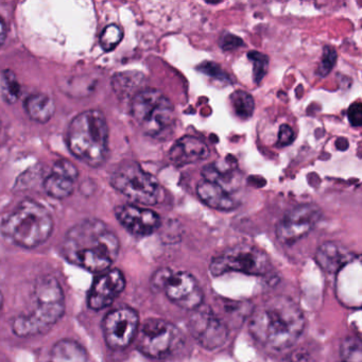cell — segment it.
<instances>
[{"instance_id":"obj_1","label":"cell","mask_w":362,"mask_h":362,"mask_svg":"<svg viewBox=\"0 0 362 362\" xmlns=\"http://www.w3.org/2000/svg\"><path fill=\"white\" fill-rule=\"evenodd\" d=\"M119 239L98 219H86L65 235L61 247L67 262L92 273L105 272L117 259Z\"/></svg>"},{"instance_id":"obj_2","label":"cell","mask_w":362,"mask_h":362,"mask_svg":"<svg viewBox=\"0 0 362 362\" xmlns=\"http://www.w3.org/2000/svg\"><path fill=\"white\" fill-rule=\"evenodd\" d=\"M305 317L302 309L287 296H274L256 307L250 320L252 336L267 349L285 351L302 334Z\"/></svg>"},{"instance_id":"obj_3","label":"cell","mask_w":362,"mask_h":362,"mask_svg":"<svg viewBox=\"0 0 362 362\" xmlns=\"http://www.w3.org/2000/svg\"><path fill=\"white\" fill-rule=\"evenodd\" d=\"M27 313L12 322V329L18 337H33L47 332L65 313V296L58 279L44 276L37 279Z\"/></svg>"},{"instance_id":"obj_4","label":"cell","mask_w":362,"mask_h":362,"mask_svg":"<svg viewBox=\"0 0 362 362\" xmlns=\"http://www.w3.org/2000/svg\"><path fill=\"white\" fill-rule=\"evenodd\" d=\"M54 230V219L48 209L35 200L21 202L4 217L0 232L9 243L35 249L49 239Z\"/></svg>"},{"instance_id":"obj_5","label":"cell","mask_w":362,"mask_h":362,"mask_svg":"<svg viewBox=\"0 0 362 362\" xmlns=\"http://www.w3.org/2000/svg\"><path fill=\"white\" fill-rule=\"evenodd\" d=\"M67 144L74 156L90 167L105 164L109 154V126L98 110L82 112L71 120Z\"/></svg>"},{"instance_id":"obj_6","label":"cell","mask_w":362,"mask_h":362,"mask_svg":"<svg viewBox=\"0 0 362 362\" xmlns=\"http://www.w3.org/2000/svg\"><path fill=\"white\" fill-rule=\"evenodd\" d=\"M131 115L141 131L152 139H169L175 127L173 103L156 88H146L135 94Z\"/></svg>"},{"instance_id":"obj_7","label":"cell","mask_w":362,"mask_h":362,"mask_svg":"<svg viewBox=\"0 0 362 362\" xmlns=\"http://www.w3.org/2000/svg\"><path fill=\"white\" fill-rule=\"evenodd\" d=\"M111 184L129 200L139 204L158 205L165 200L160 182L136 162L120 164L112 173Z\"/></svg>"},{"instance_id":"obj_8","label":"cell","mask_w":362,"mask_h":362,"mask_svg":"<svg viewBox=\"0 0 362 362\" xmlns=\"http://www.w3.org/2000/svg\"><path fill=\"white\" fill-rule=\"evenodd\" d=\"M271 270L270 258L262 250L251 245H234L213 258L209 271L214 276L224 273L241 272L245 274L262 276Z\"/></svg>"},{"instance_id":"obj_9","label":"cell","mask_w":362,"mask_h":362,"mask_svg":"<svg viewBox=\"0 0 362 362\" xmlns=\"http://www.w3.org/2000/svg\"><path fill=\"white\" fill-rule=\"evenodd\" d=\"M151 286L156 291H164L181 308L192 311L202 305V290L194 275L186 271L160 269L152 276Z\"/></svg>"},{"instance_id":"obj_10","label":"cell","mask_w":362,"mask_h":362,"mask_svg":"<svg viewBox=\"0 0 362 362\" xmlns=\"http://www.w3.org/2000/svg\"><path fill=\"white\" fill-rule=\"evenodd\" d=\"M183 343L177 326L162 319H149L139 330L137 349L153 359H165L175 354Z\"/></svg>"},{"instance_id":"obj_11","label":"cell","mask_w":362,"mask_h":362,"mask_svg":"<svg viewBox=\"0 0 362 362\" xmlns=\"http://www.w3.org/2000/svg\"><path fill=\"white\" fill-rule=\"evenodd\" d=\"M322 211L317 205L302 204L284 215L276 226V237L283 245H293L304 238L321 220Z\"/></svg>"},{"instance_id":"obj_12","label":"cell","mask_w":362,"mask_h":362,"mask_svg":"<svg viewBox=\"0 0 362 362\" xmlns=\"http://www.w3.org/2000/svg\"><path fill=\"white\" fill-rule=\"evenodd\" d=\"M188 329L199 344L207 349L222 346L228 339V330L224 322L204 305L192 310Z\"/></svg>"},{"instance_id":"obj_13","label":"cell","mask_w":362,"mask_h":362,"mask_svg":"<svg viewBox=\"0 0 362 362\" xmlns=\"http://www.w3.org/2000/svg\"><path fill=\"white\" fill-rule=\"evenodd\" d=\"M139 317L134 309L120 307L110 311L103 320L105 342L113 349H126L139 332Z\"/></svg>"},{"instance_id":"obj_14","label":"cell","mask_w":362,"mask_h":362,"mask_svg":"<svg viewBox=\"0 0 362 362\" xmlns=\"http://www.w3.org/2000/svg\"><path fill=\"white\" fill-rule=\"evenodd\" d=\"M126 288L124 273L111 269L97 277L88 292V304L93 310L100 311L113 304Z\"/></svg>"},{"instance_id":"obj_15","label":"cell","mask_w":362,"mask_h":362,"mask_svg":"<svg viewBox=\"0 0 362 362\" xmlns=\"http://www.w3.org/2000/svg\"><path fill=\"white\" fill-rule=\"evenodd\" d=\"M115 216L128 232L136 236H149L160 226V218L156 211L136 205H120L116 207Z\"/></svg>"},{"instance_id":"obj_16","label":"cell","mask_w":362,"mask_h":362,"mask_svg":"<svg viewBox=\"0 0 362 362\" xmlns=\"http://www.w3.org/2000/svg\"><path fill=\"white\" fill-rule=\"evenodd\" d=\"M78 177L79 171L73 163L67 160H58L44 182V189L52 198L59 200L69 198L75 189Z\"/></svg>"},{"instance_id":"obj_17","label":"cell","mask_w":362,"mask_h":362,"mask_svg":"<svg viewBox=\"0 0 362 362\" xmlns=\"http://www.w3.org/2000/svg\"><path fill=\"white\" fill-rule=\"evenodd\" d=\"M211 151L202 139L196 136H183L177 139L169 150L168 158L177 167L196 164L209 158Z\"/></svg>"},{"instance_id":"obj_18","label":"cell","mask_w":362,"mask_h":362,"mask_svg":"<svg viewBox=\"0 0 362 362\" xmlns=\"http://www.w3.org/2000/svg\"><path fill=\"white\" fill-rule=\"evenodd\" d=\"M197 194L204 204L218 211H230L239 206L238 200L233 196L232 192L214 182L205 180L199 182Z\"/></svg>"},{"instance_id":"obj_19","label":"cell","mask_w":362,"mask_h":362,"mask_svg":"<svg viewBox=\"0 0 362 362\" xmlns=\"http://www.w3.org/2000/svg\"><path fill=\"white\" fill-rule=\"evenodd\" d=\"M355 254L337 243H325L320 245L315 253V262L326 272L336 273L345 264L353 262Z\"/></svg>"},{"instance_id":"obj_20","label":"cell","mask_w":362,"mask_h":362,"mask_svg":"<svg viewBox=\"0 0 362 362\" xmlns=\"http://www.w3.org/2000/svg\"><path fill=\"white\" fill-rule=\"evenodd\" d=\"M238 168L235 160L232 162H215L203 167L201 175L205 181L214 182L233 192L237 186Z\"/></svg>"},{"instance_id":"obj_21","label":"cell","mask_w":362,"mask_h":362,"mask_svg":"<svg viewBox=\"0 0 362 362\" xmlns=\"http://www.w3.org/2000/svg\"><path fill=\"white\" fill-rule=\"evenodd\" d=\"M26 113L33 122L46 124L56 112L54 100L46 94H33L25 100Z\"/></svg>"},{"instance_id":"obj_22","label":"cell","mask_w":362,"mask_h":362,"mask_svg":"<svg viewBox=\"0 0 362 362\" xmlns=\"http://www.w3.org/2000/svg\"><path fill=\"white\" fill-rule=\"evenodd\" d=\"M88 351L83 345L71 339L58 341L50 353V362H86Z\"/></svg>"},{"instance_id":"obj_23","label":"cell","mask_w":362,"mask_h":362,"mask_svg":"<svg viewBox=\"0 0 362 362\" xmlns=\"http://www.w3.org/2000/svg\"><path fill=\"white\" fill-rule=\"evenodd\" d=\"M230 105L235 114L243 119H249L255 109L253 97L243 90H236L230 95Z\"/></svg>"},{"instance_id":"obj_24","label":"cell","mask_w":362,"mask_h":362,"mask_svg":"<svg viewBox=\"0 0 362 362\" xmlns=\"http://www.w3.org/2000/svg\"><path fill=\"white\" fill-rule=\"evenodd\" d=\"M1 94L8 103H14L21 96V86L13 71H5L1 77Z\"/></svg>"},{"instance_id":"obj_25","label":"cell","mask_w":362,"mask_h":362,"mask_svg":"<svg viewBox=\"0 0 362 362\" xmlns=\"http://www.w3.org/2000/svg\"><path fill=\"white\" fill-rule=\"evenodd\" d=\"M124 37V31L117 25H109L100 35V45L105 52H113Z\"/></svg>"},{"instance_id":"obj_26","label":"cell","mask_w":362,"mask_h":362,"mask_svg":"<svg viewBox=\"0 0 362 362\" xmlns=\"http://www.w3.org/2000/svg\"><path fill=\"white\" fill-rule=\"evenodd\" d=\"M343 362H361V343L358 338L345 339L341 346Z\"/></svg>"},{"instance_id":"obj_27","label":"cell","mask_w":362,"mask_h":362,"mask_svg":"<svg viewBox=\"0 0 362 362\" xmlns=\"http://www.w3.org/2000/svg\"><path fill=\"white\" fill-rule=\"evenodd\" d=\"M247 58L253 63L254 79H255L256 83H259L264 79L267 71H268L269 59L264 54H259L257 52H249Z\"/></svg>"},{"instance_id":"obj_28","label":"cell","mask_w":362,"mask_h":362,"mask_svg":"<svg viewBox=\"0 0 362 362\" xmlns=\"http://www.w3.org/2000/svg\"><path fill=\"white\" fill-rule=\"evenodd\" d=\"M337 62V52L334 48L330 46H326L322 54L321 62L317 67V75L319 77H326L334 69Z\"/></svg>"},{"instance_id":"obj_29","label":"cell","mask_w":362,"mask_h":362,"mask_svg":"<svg viewBox=\"0 0 362 362\" xmlns=\"http://www.w3.org/2000/svg\"><path fill=\"white\" fill-rule=\"evenodd\" d=\"M199 69H200L202 73L211 76V77L218 78V79L224 80V81L228 79V74L224 73L221 67H220L219 65L215 64V63H203L202 65L199 66Z\"/></svg>"},{"instance_id":"obj_30","label":"cell","mask_w":362,"mask_h":362,"mask_svg":"<svg viewBox=\"0 0 362 362\" xmlns=\"http://www.w3.org/2000/svg\"><path fill=\"white\" fill-rule=\"evenodd\" d=\"M293 141L294 133L292 129L288 124H281L279 128V139L276 141L277 147H287V146L291 145Z\"/></svg>"},{"instance_id":"obj_31","label":"cell","mask_w":362,"mask_h":362,"mask_svg":"<svg viewBox=\"0 0 362 362\" xmlns=\"http://www.w3.org/2000/svg\"><path fill=\"white\" fill-rule=\"evenodd\" d=\"M349 122L351 126L358 127L361 126L362 124V105L360 103H354L349 107V112H347Z\"/></svg>"},{"instance_id":"obj_32","label":"cell","mask_w":362,"mask_h":362,"mask_svg":"<svg viewBox=\"0 0 362 362\" xmlns=\"http://www.w3.org/2000/svg\"><path fill=\"white\" fill-rule=\"evenodd\" d=\"M283 362H313V356L308 351L298 349L288 355Z\"/></svg>"},{"instance_id":"obj_33","label":"cell","mask_w":362,"mask_h":362,"mask_svg":"<svg viewBox=\"0 0 362 362\" xmlns=\"http://www.w3.org/2000/svg\"><path fill=\"white\" fill-rule=\"evenodd\" d=\"M241 45H243V41L239 37H234V35H226L223 41H222V48L224 50L236 49Z\"/></svg>"},{"instance_id":"obj_34","label":"cell","mask_w":362,"mask_h":362,"mask_svg":"<svg viewBox=\"0 0 362 362\" xmlns=\"http://www.w3.org/2000/svg\"><path fill=\"white\" fill-rule=\"evenodd\" d=\"M6 37H7V25L5 21L0 18V46H3L5 43Z\"/></svg>"},{"instance_id":"obj_35","label":"cell","mask_w":362,"mask_h":362,"mask_svg":"<svg viewBox=\"0 0 362 362\" xmlns=\"http://www.w3.org/2000/svg\"><path fill=\"white\" fill-rule=\"evenodd\" d=\"M3 306H4V296L3 293L0 292V313H1V311H3Z\"/></svg>"},{"instance_id":"obj_36","label":"cell","mask_w":362,"mask_h":362,"mask_svg":"<svg viewBox=\"0 0 362 362\" xmlns=\"http://www.w3.org/2000/svg\"><path fill=\"white\" fill-rule=\"evenodd\" d=\"M0 129H1V122H0Z\"/></svg>"},{"instance_id":"obj_37","label":"cell","mask_w":362,"mask_h":362,"mask_svg":"<svg viewBox=\"0 0 362 362\" xmlns=\"http://www.w3.org/2000/svg\"><path fill=\"white\" fill-rule=\"evenodd\" d=\"M341 362H343V361H341Z\"/></svg>"}]
</instances>
